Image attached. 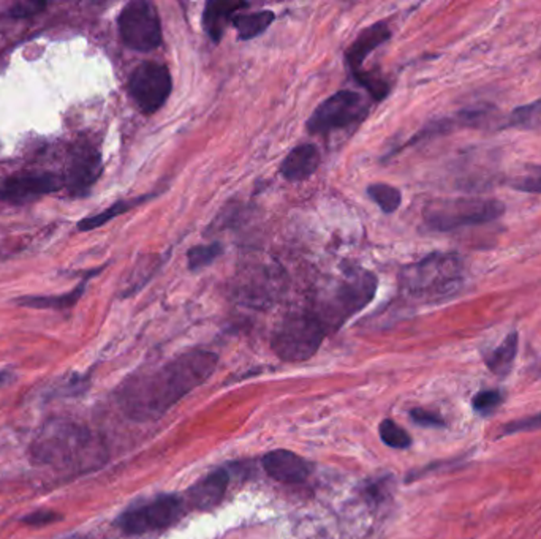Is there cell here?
Here are the masks:
<instances>
[{"instance_id": "cell-1", "label": "cell", "mask_w": 541, "mask_h": 539, "mask_svg": "<svg viewBox=\"0 0 541 539\" xmlns=\"http://www.w3.org/2000/svg\"><path fill=\"white\" fill-rule=\"evenodd\" d=\"M219 358L214 353H184L164 367L135 376L120 392V407L132 420L154 421L164 416L183 397L214 374Z\"/></svg>"}, {"instance_id": "cell-2", "label": "cell", "mask_w": 541, "mask_h": 539, "mask_svg": "<svg viewBox=\"0 0 541 539\" xmlns=\"http://www.w3.org/2000/svg\"><path fill=\"white\" fill-rule=\"evenodd\" d=\"M100 443L86 427L70 421H51L31 446L33 464L70 470H90L103 464Z\"/></svg>"}, {"instance_id": "cell-3", "label": "cell", "mask_w": 541, "mask_h": 539, "mask_svg": "<svg viewBox=\"0 0 541 539\" xmlns=\"http://www.w3.org/2000/svg\"><path fill=\"white\" fill-rule=\"evenodd\" d=\"M464 285V264L453 251H434L403 268L401 289L413 301L441 302L453 298Z\"/></svg>"}, {"instance_id": "cell-4", "label": "cell", "mask_w": 541, "mask_h": 539, "mask_svg": "<svg viewBox=\"0 0 541 539\" xmlns=\"http://www.w3.org/2000/svg\"><path fill=\"white\" fill-rule=\"evenodd\" d=\"M377 291V279L363 268H346L344 276L334 283L333 291L321 298L312 308L318 320L327 327V334L337 331L350 317L374 299Z\"/></svg>"}, {"instance_id": "cell-5", "label": "cell", "mask_w": 541, "mask_h": 539, "mask_svg": "<svg viewBox=\"0 0 541 539\" xmlns=\"http://www.w3.org/2000/svg\"><path fill=\"white\" fill-rule=\"evenodd\" d=\"M504 213V204L492 198H448L428 204L424 209V222L432 232H448L491 223L500 219Z\"/></svg>"}, {"instance_id": "cell-6", "label": "cell", "mask_w": 541, "mask_h": 539, "mask_svg": "<svg viewBox=\"0 0 541 539\" xmlns=\"http://www.w3.org/2000/svg\"><path fill=\"white\" fill-rule=\"evenodd\" d=\"M327 336V327L318 317L312 310H302L287 315L277 325L270 337V348L282 361L301 363L318 352Z\"/></svg>"}, {"instance_id": "cell-7", "label": "cell", "mask_w": 541, "mask_h": 539, "mask_svg": "<svg viewBox=\"0 0 541 539\" xmlns=\"http://www.w3.org/2000/svg\"><path fill=\"white\" fill-rule=\"evenodd\" d=\"M285 282V272L277 264H244L233 279L234 299L247 307H270L282 295Z\"/></svg>"}, {"instance_id": "cell-8", "label": "cell", "mask_w": 541, "mask_h": 539, "mask_svg": "<svg viewBox=\"0 0 541 539\" xmlns=\"http://www.w3.org/2000/svg\"><path fill=\"white\" fill-rule=\"evenodd\" d=\"M118 24L122 43L132 51L149 52L162 43V24L151 2L135 0L127 4L120 12Z\"/></svg>"}, {"instance_id": "cell-9", "label": "cell", "mask_w": 541, "mask_h": 539, "mask_svg": "<svg viewBox=\"0 0 541 539\" xmlns=\"http://www.w3.org/2000/svg\"><path fill=\"white\" fill-rule=\"evenodd\" d=\"M369 111L363 95L355 90H339L323 101L308 120V132L327 135L356 124Z\"/></svg>"}, {"instance_id": "cell-10", "label": "cell", "mask_w": 541, "mask_h": 539, "mask_svg": "<svg viewBox=\"0 0 541 539\" xmlns=\"http://www.w3.org/2000/svg\"><path fill=\"white\" fill-rule=\"evenodd\" d=\"M173 89L170 70L164 63L143 62L133 70L128 92L141 113H157L164 107Z\"/></svg>"}, {"instance_id": "cell-11", "label": "cell", "mask_w": 541, "mask_h": 539, "mask_svg": "<svg viewBox=\"0 0 541 539\" xmlns=\"http://www.w3.org/2000/svg\"><path fill=\"white\" fill-rule=\"evenodd\" d=\"M101 170L100 149L90 139H78L69 152L63 185L75 198L86 196L99 181Z\"/></svg>"}, {"instance_id": "cell-12", "label": "cell", "mask_w": 541, "mask_h": 539, "mask_svg": "<svg viewBox=\"0 0 541 539\" xmlns=\"http://www.w3.org/2000/svg\"><path fill=\"white\" fill-rule=\"evenodd\" d=\"M183 515V500L176 496H162L145 506L127 511L118 525L127 534H141L170 527Z\"/></svg>"}, {"instance_id": "cell-13", "label": "cell", "mask_w": 541, "mask_h": 539, "mask_svg": "<svg viewBox=\"0 0 541 539\" xmlns=\"http://www.w3.org/2000/svg\"><path fill=\"white\" fill-rule=\"evenodd\" d=\"M63 181L50 171H23L0 184V198L12 204H25L44 194H54Z\"/></svg>"}, {"instance_id": "cell-14", "label": "cell", "mask_w": 541, "mask_h": 539, "mask_svg": "<svg viewBox=\"0 0 541 539\" xmlns=\"http://www.w3.org/2000/svg\"><path fill=\"white\" fill-rule=\"evenodd\" d=\"M263 467L279 483L299 484L308 478V465L298 454L285 449L270 452L263 458Z\"/></svg>"}, {"instance_id": "cell-15", "label": "cell", "mask_w": 541, "mask_h": 539, "mask_svg": "<svg viewBox=\"0 0 541 539\" xmlns=\"http://www.w3.org/2000/svg\"><path fill=\"white\" fill-rule=\"evenodd\" d=\"M390 37V27L384 23L369 25V27H365V31L359 32L358 38L350 44V48L346 52V63L352 70L353 76L358 75L363 69V63L372 51L377 50L378 46L386 43Z\"/></svg>"}, {"instance_id": "cell-16", "label": "cell", "mask_w": 541, "mask_h": 539, "mask_svg": "<svg viewBox=\"0 0 541 539\" xmlns=\"http://www.w3.org/2000/svg\"><path fill=\"white\" fill-rule=\"evenodd\" d=\"M320 166V151L314 145H301L283 158L280 173L287 181L301 182L314 176Z\"/></svg>"}, {"instance_id": "cell-17", "label": "cell", "mask_w": 541, "mask_h": 539, "mask_svg": "<svg viewBox=\"0 0 541 539\" xmlns=\"http://www.w3.org/2000/svg\"><path fill=\"white\" fill-rule=\"evenodd\" d=\"M228 478L227 471L217 470L211 473L209 477L203 478L200 483L192 486L189 490L190 502L200 511L214 508L227 492Z\"/></svg>"}, {"instance_id": "cell-18", "label": "cell", "mask_w": 541, "mask_h": 539, "mask_svg": "<svg viewBox=\"0 0 541 539\" xmlns=\"http://www.w3.org/2000/svg\"><path fill=\"white\" fill-rule=\"evenodd\" d=\"M246 2H208L203 13V25L208 37L219 43L223 33L227 31L228 24L233 23V18L241 8H246Z\"/></svg>"}, {"instance_id": "cell-19", "label": "cell", "mask_w": 541, "mask_h": 539, "mask_svg": "<svg viewBox=\"0 0 541 539\" xmlns=\"http://www.w3.org/2000/svg\"><path fill=\"white\" fill-rule=\"evenodd\" d=\"M517 344H519V334L513 331L505 337L504 342L498 348H494L489 355H486L485 361L488 369L498 376L508 375V372L517 359Z\"/></svg>"}, {"instance_id": "cell-20", "label": "cell", "mask_w": 541, "mask_h": 539, "mask_svg": "<svg viewBox=\"0 0 541 539\" xmlns=\"http://www.w3.org/2000/svg\"><path fill=\"white\" fill-rule=\"evenodd\" d=\"M276 18L274 12L261 10V12L238 13L233 18V25L240 35L241 40H252L259 37L268 27L272 24Z\"/></svg>"}, {"instance_id": "cell-21", "label": "cell", "mask_w": 541, "mask_h": 539, "mask_svg": "<svg viewBox=\"0 0 541 539\" xmlns=\"http://www.w3.org/2000/svg\"><path fill=\"white\" fill-rule=\"evenodd\" d=\"M458 128H488V127H498V111L489 105H479V107L466 108L453 118Z\"/></svg>"}, {"instance_id": "cell-22", "label": "cell", "mask_w": 541, "mask_h": 539, "mask_svg": "<svg viewBox=\"0 0 541 539\" xmlns=\"http://www.w3.org/2000/svg\"><path fill=\"white\" fill-rule=\"evenodd\" d=\"M502 128H517L526 132L541 130V99L515 108L502 122Z\"/></svg>"}, {"instance_id": "cell-23", "label": "cell", "mask_w": 541, "mask_h": 539, "mask_svg": "<svg viewBox=\"0 0 541 539\" xmlns=\"http://www.w3.org/2000/svg\"><path fill=\"white\" fill-rule=\"evenodd\" d=\"M152 196L154 194H145V196H138V198H133V200L118 201V203H114L113 206L105 209L103 213L81 220L78 223V228H80V232H90V230H95V228H100L101 225L108 223L109 220L116 219L118 215L128 213L133 207L139 206L145 201L151 200Z\"/></svg>"}, {"instance_id": "cell-24", "label": "cell", "mask_w": 541, "mask_h": 539, "mask_svg": "<svg viewBox=\"0 0 541 539\" xmlns=\"http://www.w3.org/2000/svg\"><path fill=\"white\" fill-rule=\"evenodd\" d=\"M86 289V283H81L80 287L71 289L67 295L59 296H25L18 299L19 306L31 308H69L73 307L76 302L80 301L82 293Z\"/></svg>"}, {"instance_id": "cell-25", "label": "cell", "mask_w": 541, "mask_h": 539, "mask_svg": "<svg viewBox=\"0 0 541 539\" xmlns=\"http://www.w3.org/2000/svg\"><path fill=\"white\" fill-rule=\"evenodd\" d=\"M367 194L372 200L377 203V206L384 211V213H396L397 209L401 207L403 203V194L401 190L393 187L390 184H372L367 187Z\"/></svg>"}, {"instance_id": "cell-26", "label": "cell", "mask_w": 541, "mask_h": 539, "mask_svg": "<svg viewBox=\"0 0 541 539\" xmlns=\"http://www.w3.org/2000/svg\"><path fill=\"white\" fill-rule=\"evenodd\" d=\"M222 251H223V249H222V245L219 242L192 247L189 253H187L190 270H200L203 268H206L213 261H215V258L221 257Z\"/></svg>"}, {"instance_id": "cell-27", "label": "cell", "mask_w": 541, "mask_h": 539, "mask_svg": "<svg viewBox=\"0 0 541 539\" xmlns=\"http://www.w3.org/2000/svg\"><path fill=\"white\" fill-rule=\"evenodd\" d=\"M507 184L517 192L541 194V165H529L526 173L511 177Z\"/></svg>"}, {"instance_id": "cell-28", "label": "cell", "mask_w": 541, "mask_h": 539, "mask_svg": "<svg viewBox=\"0 0 541 539\" xmlns=\"http://www.w3.org/2000/svg\"><path fill=\"white\" fill-rule=\"evenodd\" d=\"M378 432H380V437H382L384 445L394 448V449H407L412 445L409 433L405 432L403 427L397 426L394 421H382Z\"/></svg>"}, {"instance_id": "cell-29", "label": "cell", "mask_w": 541, "mask_h": 539, "mask_svg": "<svg viewBox=\"0 0 541 539\" xmlns=\"http://www.w3.org/2000/svg\"><path fill=\"white\" fill-rule=\"evenodd\" d=\"M502 401H504V397L498 391L488 389V391H481L473 397V408L479 414H488L494 411L502 403Z\"/></svg>"}, {"instance_id": "cell-30", "label": "cell", "mask_w": 541, "mask_h": 539, "mask_svg": "<svg viewBox=\"0 0 541 539\" xmlns=\"http://www.w3.org/2000/svg\"><path fill=\"white\" fill-rule=\"evenodd\" d=\"M538 429H541V413L527 416L523 420L511 421L504 427L502 433L513 435V433L530 432V430H538Z\"/></svg>"}, {"instance_id": "cell-31", "label": "cell", "mask_w": 541, "mask_h": 539, "mask_svg": "<svg viewBox=\"0 0 541 539\" xmlns=\"http://www.w3.org/2000/svg\"><path fill=\"white\" fill-rule=\"evenodd\" d=\"M46 6H48L46 2H21V4H14V5L10 6V10L6 12V14L10 18H29V16H33V14L42 12Z\"/></svg>"}, {"instance_id": "cell-32", "label": "cell", "mask_w": 541, "mask_h": 539, "mask_svg": "<svg viewBox=\"0 0 541 539\" xmlns=\"http://www.w3.org/2000/svg\"><path fill=\"white\" fill-rule=\"evenodd\" d=\"M410 416H412V420L415 421L416 424H420V426H445V422H443V420H441L439 414L432 413V411H428V410H422V408H415V410H412Z\"/></svg>"}, {"instance_id": "cell-33", "label": "cell", "mask_w": 541, "mask_h": 539, "mask_svg": "<svg viewBox=\"0 0 541 539\" xmlns=\"http://www.w3.org/2000/svg\"><path fill=\"white\" fill-rule=\"evenodd\" d=\"M59 519H62L61 515H56V513H48V511H44V513H33V515H27L23 519L24 524L27 525H32V527H40V525H46V524H51V522L59 521Z\"/></svg>"}, {"instance_id": "cell-34", "label": "cell", "mask_w": 541, "mask_h": 539, "mask_svg": "<svg viewBox=\"0 0 541 539\" xmlns=\"http://www.w3.org/2000/svg\"><path fill=\"white\" fill-rule=\"evenodd\" d=\"M5 378H6L5 374H0V384H2V383L5 382Z\"/></svg>"}, {"instance_id": "cell-35", "label": "cell", "mask_w": 541, "mask_h": 539, "mask_svg": "<svg viewBox=\"0 0 541 539\" xmlns=\"http://www.w3.org/2000/svg\"><path fill=\"white\" fill-rule=\"evenodd\" d=\"M541 51V50H540Z\"/></svg>"}]
</instances>
